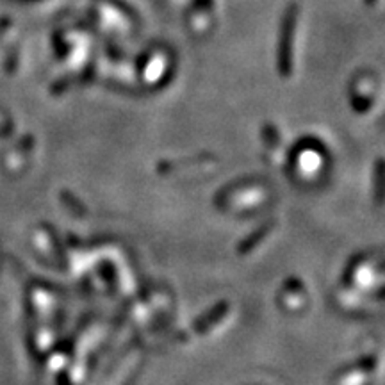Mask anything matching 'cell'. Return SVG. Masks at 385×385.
<instances>
[{
	"mask_svg": "<svg viewBox=\"0 0 385 385\" xmlns=\"http://www.w3.org/2000/svg\"><path fill=\"white\" fill-rule=\"evenodd\" d=\"M367 4H374V0H367Z\"/></svg>",
	"mask_w": 385,
	"mask_h": 385,
	"instance_id": "6da1fadb",
	"label": "cell"
}]
</instances>
